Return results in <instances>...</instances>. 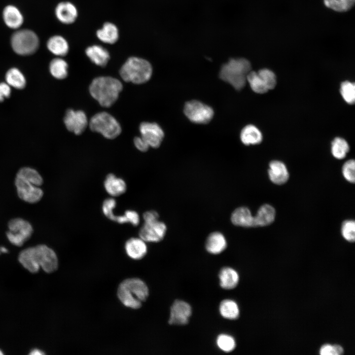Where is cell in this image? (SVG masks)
I'll return each mask as SVG.
<instances>
[{"label": "cell", "instance_id": "6da1fadb", "mask_svg": "<svg viewBox=\"0 0 355 355\" xmlns=\"http://www.w3.org/2000/svg\"><path fill=\"white\" fill-rule=\"evenodd\" d=\"M22 265L31 273H35L42 268L46 273H52L58 267V260L55 251L45 245H39L21 251L18 257Z\"/></svg>", "mask_w": 355, "mask_h": 355}, {"label": "cell", "instance_id": "7a4b0ae2", "mask_svg": "<svg viewBox=\"0 0 355 355\" xmlns=\"http://www.w3.org/2000/svg\"><path fill=\"white\" fill-rule=\"evenodd\" d=\"M43 180L39 173L30 167H23L17 173L15 184L18 197L29 203H36L42 198L43 192L39 187Z\"/></svg>", "mask_w": 355, "mask_h": 355}, {"label": "cell", "instance_id": "3957f363", "mask_svg": "<svg viewBox=\"0 0 355 355\" xmlns=\"http://www.w3.org/2000/svg\"><path fill=\"white\" fill-rule=\"evenodd\" d=\"M123 88L120 81L110 76L94 78L90 86L92 97L103 107L111 106L117 100Z\"/></svg>", "mask_w": 355, "mask_h": 355}, {"label": "cell", "instance_id": "277c9868", "mask_svg": "<svg viewBox=\"0 0 355 355\" xmlns=\"http://www.w3.org/2000/svg\"><path fill=\"white\" fill-rule=\"evenodd\" d=\"M149 290L146 284L137 278L127 279L118 286L117 296L125 307L138 309L148 296Z\"/></svg>", "mask_w": 355, "mask_h": 355}, {"label": "cell", "instance_id": "5b68a950", "mask_svg": "<svg viewBox=\"0 0 355 355\" xmlns=\"http://www.w3.org/2000/svg\"><path fill=\"white\" fill-rule=\"evenodd\" d=\"M250 71L251 64L247 59L233 58L222 65L219 77L236 90H240L245 87L247 75Z\"/></svg>", "mask_w": 355, "mask_h": 355}, {"label": "cell", "instance_id": "8992f818", "mask_svg": "<svg viewBox=\"0 0 355 355\" xmlns=\"http://www.w3.org/2000/svg\"><path fill=\"white\" fill-rule=\"evenodd\" d=\"M119 73L125 82L142 84L150 79L152 73V68L146 60L133 56L129 58L124 63Z\"/></svg>", "mask_w": 355, "mask_h": 355}, {"label": "cell", "instance_id": "52a82bcc", "mask_svg": "<svg viewBox=\"0 0 355 355\" xmlns=\"http://www.w3.org/2000/svg\"><path fill=\"white\" fill-rule=\"evenodd\" d=\"M89 126L91 130L102 134L108 139H113L121 132V126L116 119L106 112L95 114L90 119Z\"/></svg>", "mask_w": 355, "mask_h": 355}, {"label": "cell", "instance_id": "ba28073f", "mask_svg": "<svg viewBox=\"0 0 355 355\" xmlns=\"http://www.w3.org/2000/svg\"><path fill=\"white\" fill-rule=\"evenodd\" d=\"M13 51L20 55L35 53L39 46V39L33 31L28 29L18 30L13 34L10 40Z\"/></svg>", "mask_w": 355, "mask_h": 355}, {"label": "cell", "instance_id": "9c48e42d", "mask_svg": "<svg viewBox=\"0 0 355 355\" xmlns=\"http://www.w3.org/2000/svg\"><path fill=\"white\" fill-rule=\"evenodd\" d=\"M6 236L13 245L21 247L31 237L33 229L32 225L21 218L11 219L8 222Z\"/></svg>", "mask_w": 355, "mask_h": 355}, {"label": "cell", "instance_id": "30bf717a", "mask_svg": "<svg viewBox=\"0 0 355 355\" xmlns=\"http://www.w3.org/2000/svg\"><path fill=\"white\" fill-rule=\"evenodd\" d=\"M183 111L190 121L197 124L209 123L213 118L214 114L211 107L197 100L186 102Z\"/></svg>", "mask_w": 355, "mask_h": 355}, {"label": "cell", "instance_id": "8fae6325", "mask_svg": "<svg viewBox=\"0 0 355 355\" xmlns=\"http://www.w3.org/2000/svg\"><path fill=\"white\" fill-rule=\"evenodd\" d=\"M139 129L141 138L149 147L156 148L160 146L164 133L158 124L154 122H142Z\"/></svg>", "mask_w": 355, "mask_h": 355}, {"label": "cell", "instance_id": "7c38bea8", "mask_svg": "<svg viewBox=\"0 0 355 355\" xmlns=\"http://www.w3.org/2000/svg\"><path fill=\"white\" fill-rule=\"evenodd\" d=\"M166 226L158 220L144 222L139 231V236L145 242H158L165 236Z\"/></svg>", "mask_w": 355, "mask_h": 355}, {"label": "cell", "instance_id": "4fadbf2b", "mask_svg": "<svg viewBox=\"0 0 355 355\" xmlns=\"http://www.w3.org/2000/svg\"><path fill=\"white\" fill-rule=\"evenodd\" d=\"M64 121L67 129L76 135L82 134L88 123L87 116L83 111L71 109L67 111Z\"/></svg>", "mask_w": 355, "mask_h": 355}, {"label": "cell", "instance_id": "5bb4252c", "mask_svg": "<svg viewBox=\"0 0 355 355\" xmlns=\"http://www.w3.org/2000/svg\"><path fill=\"white\" fill-rule=\"evenodd\" d=\"M191 313V307L188 303L182 300H176L171 307L169 323L173 325L186 324Z\"/></svg>", "mask_w": 355, "mask_h": 355}, {"label": "cell", "instance_id": "9a60e30c", "mask_svg": "<svg viewBox=\"0 0 355 355\" xmlns=\"http://www.w3.org/2000/svg\"><path fill=\"white\" fill-rule=\"evenodd\" d=\"M55 14L61 23L68 25L75 21L78 13L77 7L73 3L70 1H62L56 5Z\"/></svg>", "mask_w": 355, "mask_h": 355}, {"label": "cell", "instance_id": "2e32d148", "mask_svg": "<svg viewBox=\"0 0 355 355\" xmlns=\"http://www.w3.org/2000/svg\"><path fill=\"white\" fill-rule=\"evenodd\" d=\"M268 175L271 181L278 185L285 183L289 178V173L285 164L281 161L274 160L269 164Z\"/></svg>", "mask_w": 355, "mask_h": 355}, {"label": "cell", "instance_id": "e0dca14e", "mask_svg": "<svg viewBox=\"0 0 355 355\" xmlns=\"http://www.w3.org/2000/svg\"><path fill=\"white\" fill-rule=\"evenodd\" d=\"M125 249L129 257L139 260L146 255L147 248L145 242L141 238H131L126 242Z\"/></svg>", "mask_w": 355, "mask_h": 355}, {"label": "cell", "instance_id": "ac0fdd59", "mask_svg": "<svg viewBox=\"0 0 355 355\" xmlns=\"http://www.w3.org/2000/svg\"><path fill=\"white\" fill-rule=\"evenodd\" d=\"M85 54L94 64L101 67H105L110 59V55L106 49L98 44L87 47Z\"/></svg>", "mask_w": 355, "mask_h": 355}, {"label": "cell", "instance_id": "d6986e66", "mask_svg": "<svg viewBox=\"0 0 355 355\" xmlns=\"http://www.w3.org/2000/svg\"><path fill=\"white\" fill-rule=\"evenodd\" d=\"M96 36L101 42L112 44L119 39V32L116 25L110 22L105 23L101 28L96 31Z\"/></svg>", "mask_w": 355, "mask_h": 355}, {"label": "cell", "instance_id": "ffe728a7", "mask_svg": "<svg viewBox=\"0 0 355 355\" xmlns=\"http://www.w3.org/2000/svg\"><path fill=\"white\" fill-rule=\"evenodd\" d=\"M2 17L6 25L13 29L20 28L24 22L23 15L19 9L12 5H8L4 7Z\"/></svg>", "mask_w": 355, "mask_h": 355}, {"label": "cell", "instance_id": "44dd1931", "mask_svg": "<svg viewBox=\"0 0 355 355\" xmlns=\"http://www.w3.org/2000/svg\"><path fill=\"white\" fill-rule=\"evenodd\" d=\"M104 187L106 192L112 197L122 195L127 189L125 181L113 174H109L106 176L104 181Z\"/></svg>", "mask_w": 355, "mask_h": 355}, {"label": "cell", "instance_id": "7402d4cb", "mask_svg": "<svg viewBox=\"0 0 355 355\" xmlns=\"http://www.w3.org/2000/svg\"><path fill=\"white\" fill-rule=\"evenodd\" d=\"M275 209L269 204L260 207L254 217L253 227H263L271 224L275 220Z\"/></svg>", "mask_w": 355, "mask_h": 355}, {"label": "cell", "instance_id": "603a6c76", "mask_svg": "<svg viewBox=\"0 0 355 355\" xmlns=\"http://www.w3.org/2000/svg\"><path fill=\"white\" fill-rule=\"evenodd\" d=\"M231 220L235 225L250 227L254 225V217L250 210L244 207L236 209L232 213Z\"/></svg>", "mask_w": 355, "mask_h": 355}, {"label": "cell", "instance_id": "cb8c5ba5", "mask_svg": "<svg viewBox=\"0 0 355 355\" xmlns=\"http://www.w3.org/2000/svg\"><path fill=\"white\" fill-rule=\"evenodd\" d=\"M48 49L57 56H64L69 50V44L67 40L60 35L51 36L47 41Z\"/></svg>", "mask_w": 355, "mask_h": 355}, {"label": "cell", "instance_id": "d4e9b609", "mask_svg": "<svg viewBox=\"0 0 355 355\" xmlns=\"http://www.w3.org/2000/svg\"><path fill=\"white\" fill-rule=\"evenodd\" d=\"M226 246L227 243L224 236L218 232L210 234L206 242L207 250L214 254L222 252L226 248Z\"/></svg>", "mask_w": 355, "mask_h": 355}, {"label": "cell", "instance_id": "484cf974", "mask_svg": "<svg viewBox=\"0 0 355 355\" xmlns=\"http://www.w3.org/2000/svg\"><path fill=\"white\" fill-rule=\"evenodd\" d=\"M219 284L225 289H231L235 288L239 281L238 272L230 267L223 268L219 273Z\"/></svg>", "mask_w": 355, "mask_h": 355}, {"label": "cell", "instance_id": "4316f807", "mask_svg": "<svg viewBox=\"0 0 355 355\" xmlns=\"http://www.w3.org/2000/svg\"><path fill=\"white\" fill-rule=\"evenodd\" d=\"M242 142L246 145L257 144L262 140L260 130L253 125H248L244 127L240 133Z\"/></svg>", "mask_w": 355, "mask_h": 355}, {"label": "cell", "instance_id": "83f0119b", "mask_svg": "<svg viewBox=\"0 0 355 355\" xmlns=\"http://www.w3.org/2000/svg\"><path fill=\"white\" fill-rule=\"evenodd\" d=\"M219 311L222 317L228 320L237 319L240 315L238 304L231 299L223 300L219 305Z\"/></svg>", "mask_w": 355, "mask_h": 355}, {"label": "cell", "instance_id": "f1b7e54d", "mask_svg": "<svg viewBox=\"0 0 355 355\" xmlns=\"http://www.w3.org/2000/svg\"><path fill=\"white\" fill-rule=\"evenodd\" d=\"M68 65L67 62L61 58L53 59L49 64L51 74L56 78L62 79L68 75Z\"/></svg>", "mask_w": 355, "mask_h": 355}, {"label": "cell", "instance_id": "f546056e", "mask_svg": "<svg viewBox=\"0 0 355 355\" xmlns=\"http://www.w3.org/2000/svg\"><path fill=\"white\" fill-rule=\"evenodd\" d=\"M6 83L16 89H22L26 85L24 75L17 69L13 68L9 70L5 75Z\"/></svg>", "mask_w": 355, "mask_h": 355}, {"label": "cell", "instance_id": "4dcf8cb0", "mask_svg": "<svg viewBox=\"0 0 355 355\" xmlns=\"http://www.w3.org/2000/svg\"><path fill=\"white\" fill-rule=\"evenodd\" d=\"M324 5L334 11L345 12L354 6L355 0H323Z\"/></svg>", "mask_w": 355, "mask_h": 355}, {"label": "cell", "instance_id": "1f68e13d", "mask_svg": "<svg viewBox=\"0 0 355 355\" xmlns=\"http://www.w3.org/2000/svg\"><path fill=\"white\" fill-rule=\"evenodd\" d=\"M349 151L347 142L343 138L337 137L334 139L331 144V152L333 156L338 159L344 158Z\"/></svg>", "mask_w": 355, "mask_h": 355}, {"label": "cell", "instance_id": "d6a6232c", "mask_svg": "<svg viewBox=\"0 0 355 355\" xmlns=\"http://www.w3.org/2000/svg\"><path fill=\"white\" fill-rule=\"evenodd\" d=\"M247 81L252 91L256 93L264 94L269 91L257 72L250 71L247 75Z\"/></svg>", "mask_w": 355, "mask_h": 355}, {"label": "cell", "instance_id": "836d02e7", "mask_svg": "<svg viewBox=\"0 0 355 355\" xmlns=\"http://www.w3.org/2000/svg\"><path fill=\"white\" fill-rule=\"evenodd\" d=\"M216 345L223 352L229 353L233 351L236 347V342L234 338L228 334H221L216 338Z\"/></svg>", "mask_w": 355, "mask_h": 355}, {"label": "cell", "instance_id": "e575fe53", "mask_svg": "<svg viewBox=\"0 0 355 355\" xmlns=\"http://www.w3.org/2000/svg\"><path fill=\"white\" fill-rule=\"evenodd\" d=\"M341 94L345 101L353 104L355 100V86L354 83L349 81L343 82L340 87Z\"/></svg>", "mask_w": 355, "mask_h": 355}, {"label": "cell", "instance_id": "d590c367", "mask_svg": "<svg viewBox=\"0 0 355 355\" xmlns=\"http://www.w3.org/2000/svg\"><path fill=\"white\" fill-rule=\"evenodd\" d=\"M341 233L343 238L349 242L355 240V222L353 220L344 221L341 227Z\"/></svg>", "mask_w": 355, "mask_h": 355}, {"label": "cell", "instance_id": "8d00e7d4", "mask_svg": "<svg viewBox=\"0 0 355 355\" xmlns=\"http://www.w3.org/2000/svg\"><path fill=\"white\" fill-rule=\"evenodd\" d=\"M258 74L261 77L268 90L273 89L276 85V77L275 74L268 69L260 70Z\"/></svg>", "mask_w": 355, "mask_h": 355}, {"label": "cell", "instance_id": "74e56055", "mask_svg": "<svg viewBox=\"0 0 355 355\" xmlns=\"http://www.w3.org/2000/svg\"><path fill=\"white\" fill-rule=\"evenodd\" d=\"M355 162L349 160L346 162L342 167V174L345 178L349 182L354 183L355 181Z\"/></svg>", "mask_w": 355, "mask_h": 355}, {"label": "cell", "instance_id": "f35d334b", "mask_svg": "<svg viewBox=\"0 0 355 355\" xmlns=\"http://www.w3.org/2000/svg\"><path fill=\"white\" fill-rule=\"evenodd\" d=\"M116 205V202L113 198H108L106 199L102 206V210L105 215L109 219L113 214V210Z\"/></svg>", "mask_w": 355, "mask_h": 355}, {"label": "cell", "instance_id": "ab89813d", "mask_svg": "<svg viewBox=\"0 0 355 355\" xmlns=\"http://www.w3.org/2000/svg\"><path fill=\"white\" fill-rule=\"evenodd\" d=\"M11 93L10 86L7 83H0V102L3 101L5 98H8Z\"/></svg>", "mask_w": 355, "mask_h": 355}, {"label": "cell", "instance_id": "60d3db41", "mask_svg": "<svg viewBox=\"0 0 355 355\" xmlns=\"http://www.w3.org/2000/svg\"><path fill=\"white\" fill-rule=\"evenodd\" d=\"M134 143L136 148L142 152L147 151L149 147L141 137H135L134 139Z\"/></svg>", "mask_w": 355, "mask_h": 355}, {"label": "cell", "instance_id": "b9f144b4", "mask_svg": "<svg viewBox=\"0 0 355 355\" xmlns=\"http://www.w3.org/2000/svg\"><path fill=\"white\" fill-rule=\"evenodd\" d=\"M158 213L154 211H149L145 212L143 214L144 222H148L158 220Z\"/></svg>", "mask_w": 355, "mask_h": 355}, {"label": "cell", "instance_id": "7bdbcfd3", "mask_svg": "<svg viewBox=\"0 0 355 355\" xmlns=\"http://www.w3.org/2000/svg\"><path fill=\"white\" fill-rule=\"evenodd\" d=\"M321 355H335L333 345L325 344L323 345L320 350Z\"/></svg>", "mask_w": 355, "mask_h": 355}, {"label": "cell", "instance_id": "ee69618b", "mask_svg": "<svg viewBox=\"0 0 355 355\" xmlns=\"http://www.w3.org/2000/svg\"><path fill=\"white\" fill-rule=\"evenodd\" d=\"M335 355H341L344 354L343 348L339 345H333Z\"/></svg>", "mask_w": 355, "mask_h": 355}, {"label": "cell", "instance_id": "f6af8a7d", "mask_svg": "<svg viewBox=\"0 0 355 355\" xmlns=\"http://www.w3.org/2000/svg\"><path fill=\"white\" fill-rule=\"evenodd\" d=\"M30 355H44V353L42 351L37 349H35L32 350L30 353Z\"/></svg>", "mask_w": 355, "mask_h": 355}, {"label": "cell", "instance_id": "bcb514c9", "mask_svg": "<svg viewBox=\"0 0 355 355\" xmlns=\"http://www.w3.org/2000/svg\"><path fill=\"white\" fill-rule=\"evenodd\" d=\"M0 250V251L3 252H6L7 251V250L4 248H1Z\"/></svg>", "mask_w": 355, "mask_h": 355}, {"label": "cell", "instance_id": "7dc6e473", "mask_svg": "<svg viewBox=\"0 0 355 355\" xmlns=\"http://www.w3.org/2000/svg\"><path fill=\"white\" fill-rule=\"evenodd\" d=\"M3 355V353L2 351L0 350V355Z\"/></svg>", "mask_w": 355, "mask_h": 355}]
</instances>
